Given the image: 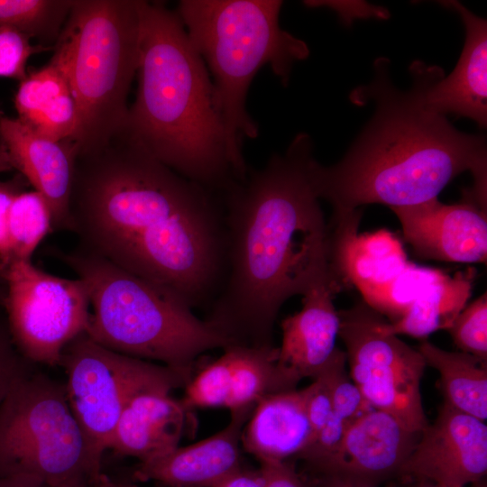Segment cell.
Instances as JSON below:
<instances>
[{
  "mask_svg": "<svg viewBox=\"0 0 487 487\" xmlns=\"http://www.w3.org/2000/svg\"><path fill=\"white\" fill-rule=\"evenodd\" d=\"M69 231L84 249L192 310L208 308L224 280L220 195L171 170L124 133L78 153Z\"/></svg>",
  "mask_w": 487,
  "mask_h": 487,
  "instance_id": "6da1fadb",
  "label": "cell"
},
{
  "mask_svg": "<svg viewBox=\"0 0 487 487\" xmlns=\"http://www.w3.org/2000/svg\"><path fill=\"white\" fill-rule=\"evenodd\" d=\"M313 142L299 133L282 154L220 194L225 271L204 320L233 345L272 346L282 305L351 277L355 233L325 219L313 181Z\"/></svg>",
  "mask_w": 487,
  "mask_h": 487,
  "instance_id": "7a4b0ae2",
  "label": "cell"
},
{
  "mask_svg": "<svg viewBox=\"0 0 487 487\" xmlns=\"http://www.w3.org/2000/svg\"><path fill=\"white\" fill-rule=\"evenodd\" d=\"M389 64L377 60L373 80L351 95L358 105L373 100L375 111L346 154L331 166L315 161L319 198L340 216L368 204L409 207L437 198L455 178L470 171L469 191L486 206L485 138L458 131L427 106L425 94L435 67L414 62L412 86L404 91L392 84Z\"/></svg>",
  "mask_w": 487,
  "mask_h": 487,
  "instance_id": "3957f363",
  "label": "cell"
},
{
  "mask_svg": "<svg viewBox=\"0 0 487 487\" xmlns=\"http://www.w3.org/2000/svg\"><path fill=\"white\" fill-rule=\"evenodd\" d=\"M138 87L124 133L217 194L239 180L207 66L176 11L140 0Z\"/></svg>",
  "mask_w": 487,
  "mask_h": 487,
  "instance_id": "277c9868",
  "label": "cell"
},
{
  "mask_svg": "<svg viewBox=\"0 0 487 487\" xmlns=\"http://www.w3.org/2000/svg\"><path fill=\"white\" fill-rule=\"evenodd\" d=\"M282 5L279 0H181L176 10L211 77L239 179L249 168L243 141L259 134L246 108L253 78L268 65L287 84L294 63L309 55L305 41L280 27Z\"/></svg>",
  "mask_w": 487,
  "mask_h": 487,
  "instance_id": "5b68a950",
  "label": "cell"
},
{
  "mask_svg": "<svg viewBox=\"0 0 487 487\" xmlns=\"http://www.w3.org/2000/svg\"><path fill=\"white\" fill-rule=\"evenodd\" d=\"M55 256L89 290L87 335L114 352L165 365L190 381L196 360L230 340L157 285L80 245Z\"/></svg>",
  "mask_w": 487,
  "mask_h": 487,
  "instance_id": "8992f818",
  "label": "cell"
},
{
  "mask_svg": "<svg viewBox=\"0 0 487 487\" xmlns=\"http://www.w3.org/2000/svg\"><path fill=\"white\" fill-rule=\"evenodd\" d=\"M140 0H74L50 61L66 76L79 112L78 152L124 130L137 73Z\"/></svg>",
  "mask_w": 487,
  "mask_h": 487,
  "instance_id": "52a82bcc",
  "label": "cell"
},
{
  "mask_svg": "<svg viewBox=\"0 0 487 487\" xmlns=\"http://www.w3.org/2000/svg\"><path fill=\"white\" fill-rule=\"evenodd\" d=\"M11 475L36 477L51 487L94 483L100 477L65 384L44 373L30 371L0 404V478Z\"/></svg>",
  "mask_w": 487,
  "mask_h": 487,
  "instance_id": "ba28073f",
  "label": "cell"
},
{
  "mask_svg": "<svg viewBox=\"0 0 487 487\" xmlns=\"http://www.w3.org/2000/svg\"><path fill=\"white\" fill-rule=\"evenodd\" d=\"M60 365L66 373L70 409L84 435L90 464L100 475L102 457L124 405L136 391L159 385L185 387L188 379L153 362L107 349L86 333L63 350Z\"/></svg>",
  "mask_w": 487,
  "mask_h": 487,
  "instance_id": "9c48e42d",
  "label": "cell"
},
{
  "mask_svg": "<svg viewBox=\"0 0 487 487\" xmlns=\"http://www.w3.org/2000/svg\"><path fill=\"white\" fill-rule=\"evenodd\" d=\"M338 314L349 375L365 401L421 433L428 423L420 393L427 364L420 353L388 333L382 314L364 300Z\"/></svg>",
  "mask_w": 487,
  "mask_h": 487,
  "instance_id": "30bf717a",
  "label": "cell"
},
{
  "mask_svg": "<svg viewBox=\"0 0 487 487\" xmlns=\"http://www.w3.org/2000/svg\"><path fill=\"white\" fill-rule=\"evenodd\" d=\"M2 280L3 307L19 351L32 363L60 365L65 347L89 325L86 281L51 274L32 261L12 262Z\"/></svg>",
  "mask_w": 487,
  "mask_h": 487,
  "instance_id": "8fae6325",
  "label": "cell"
},
{
  "mask_svg": "<svg viewBox=\"0 0 487 487\" xmlns=\"http://www.w3.org/2000/svg\"><path fill=\"white\" fill-rule=\"evenodd\" d=\"M487 472V426L445 403L420 433L400 475L464 487Z\"/></svg>",
  "mask_w": 487,
  "mask_h": 487,
  "instance_id": "7c38bea8",
  "label": "cell"
},
{
  "mask_svg": "<svg viewBox=\"0 0 487 487\" xmlns=\"http://www.w3.org/2000/svg\"><path fill=\"white\" fill-rule=\"evenodd\" d=\"M464 195L465 199L457 204H444L435 198L391 208L415 255L451 262H486V207L468 192Z\"/></svg>",
  "mask_w": 487,
  "mask_h": 487,
  "instance_id": "4fadbf2b",
  "label": "cell"
},
{
  "mask_svg": "<svg viewBox=\"0 0 487 487\" xmlns=\"http://www.w3.org/2000/svg\"><path fill=\"white\" fill-rule=\"evenodd\" d=\"M420 433L392 415L371 409L351 422L335 452L308 467L313 475H328L374 487L399 476Z\"/></svg>",
  "mask_w": 487,
  "mask_h": 487,
  "instance_id": "5bb4252c",
  "label": "cell"
},
{
  "mask_svg": "<svg viewBox=\"0 0 487 487\" xmlns=\"http://www.w3.org/2000/svg\"><path fill=\"white\" fill-rule=\"evenodd\" d=\"M0 138L13 168L43 195L52 216V230L69 229V202L78 144L41 136L17 118L0 120Z\"/></svg>",
  "mask_w": 487,
  "mask_h": 487,
  "instance_id": "9a60e30c",
  "label": "cell"
},
{
  "mask_svg": "<svg viewBox=\"0 0 487 487\" xmlns=\"http://www.w3.org/2000/svg\"><path fill=\"white\" fill-rule=\"evenodd\" d=\"M254 407L230 411L227 426L211 436L139 462L134 478L169 487H214L243 466L242 432Z\"/></svg>",
  "mask_w": 487,
  "mask_h": 487,
  "instance_id": "2e32d148",
  "label": "cell"
},
{
  "mask_svg": "<svg viewBox=\"0 0 487 487\" xmlns=\"http://www.w3.org/2000/svg\"><path fill=\"white\" fill-rule=\"evenodd\" d=\"M343 288L334 280L317 285L302 296L300 310L281 321L277 363L299 381L314 379L339 349L340 318L334 299Z\"/></svg>",
  "mask_w": 487,
  "mask_h": 487,
  "instance_id": "e0dca14e",
  "label": "cell"
},
{
  "mask_svg": "<svg viewBox=\"0 0 487 487\" xmlns=\"http://www.w3.org/2000/svg\"><path fill=\"white\" fill-rule=\"evenodd\" d=\"M456 11L464 22L466 37L455 69L445 77L435 67L425 98L434 112L446 116L470 118L482 128L487 124V23L457 1L441 2Z\"/></svg>",
  "mask_w": 487,
  "mask_h": 487,
  "instance_id": "ac0fdd59",
  "label": "cell"
},
{
  "mask_svg": "<svg viewBox=\"0 0 487 487\" xmlns=\"http://www.w3.org/2000/svg\"><path fill=\"white\" fill-rule=\"evenodd\" d=\"M173 390L159 385L133 393L123 409L109 450L144 462L178 447L190 410L172 397Z\"/></svg>",
  "mask_w": 487,
  "mask_h": 487,
  "instance_id": "d6986e66",
  "label": "cell"
},
{
  "mask_svg": "<svg viewBox=\"0 0 487 487\" xmlns=\"http://www.w3.org/2000/svg\"><path fill=\"white\" fill-rule=\"evenodd\" d=\"M312 440L303 394L296 389L259 400L243 428L241 444L259 462L289 461L299 458Z\"/></svg>",
  "mask_w": 487,
  "mask_h": 487,
  "instance_id": "ffe728a7",
  "label": "cell"
},
{
  "mask_svg": "<svg viewBox=\"0 0 487 487\" xmlns=\"http://www.w3.org/2000/svg\"><path fill=\"white\" fill-rule=\"evenodd\" d=\"M17 119L37 134L55 140H74L79 112L64 73L51 61L27 72L14 95Z\"/></svg>",
  "mask_w": 487,
  "mask_h": 487,
  "instance_id": "44dd1931",
  "label": "cell"
},
{
  "mask_svg": "<svg viewBox=\"0 0 487 487\" xmlns=\"http://www.w3.org/2000/svg\"><path fill=\"white\" fill-rule=\"evenodd\" d=\"M473 272H457L451 277L433 272L426 287L406 304L400 317L386 322L392 335L424 338L437 330H447L465 308L471 294Z\"/></svg>",
  "mask_w": 487,
  "mask_h": 487,
  "instance_id": "7402d4cb",
  "label": "cell"
},
{
  "mask_svg": "<svg viewBox=\"0 0 487 487\" xmlns=\"http://www.w3.org/2000/svg\"><path fill=\"white\" fill-rule=\"evenodd\" d=\"M418 351L440 376L445 403L482 421L487 418V365L464 353L446 351L424 340Z\"/></svg>",
  "mask_w": 487,
  "mask_h": 487,
  "instance_id": "603a6c76",
  "label": "cell"
},
{
  "mask_svg": "<svg viewBox=\"0 0 487 487\" xmlns=\"http://www.w3.org/2000/svg\"><path fill=\"white\" fill-rule=\"evenodd\" d=\"M232 368L226 409L253 407L262 399L297 389L299 381L277 363L278 347L231 345Z\"/></svg>",
  "mask_w": 487,
  "mask_h": 487,
  "instance_id": "cb8c5ba5",
  "label": "cell"
},
{
  "mask_svg": "<svg viewBox=\"0 0 487 487\" xmlns=\"http://www.w3.org/2000/svg\"><path fill=\"white\" fill-rule=\"evenodd\" d=\"M71 0H0V26L14 28L53 49L69 17Z\"/></svg>",
  "mask_w": 487,
  "mask_h": 487,
  "instance_id": "d4e9b609",
  "label": "cell"
},
{
  "mask_svg": "<svg viewBox=\"0 0 487 487\" xmlns=\"http://www.w3.org/2000/svg\"><path fill=\"white\" fill-rule=\"evenodd\" d=\"M7 229L11 262L32 261L36 248L52 231L51 211L43 195L34 189L18 194L9 209Z\"/></svg>",
  "mask_w": 487,
  "mask_h": 487,
  "instance_id": "484cf974",
  "label": "cell"
},
{
  "mask_svg": "<svg viewBox=\"0 0 487 487\" xmlns=\"http://www.w3.org/2000/svg\"><path fill=\"white\" fill-rule=\"evenodd\" d=\"M215 361L193 375L184 387L180 399L188 409L225 408L229 395L232 354L229 347Z\"/></svg>",
  "mask_w": 487,
  "mask_h": 487,
  "instance_id": "4316f807",
  "label": "cell"
},
{
  "mask_svg": "<svg viewBox=\"0 0 487 487\" xmlns=\"http://www.w3.org/2000/svg\"><path fill=\"white\" fill-rule=\"evenodd\" d=\"M346 363L345 352L339 348L317 376L321 377L328 388L334 413L349 425L372 408L347 373Z\"/></svg>",
  "mask_w": 487,
  "mask_h": 487,
  "instance_id": "83f0119b",
  "label": "cell"
},
{
  "mask_svg": "<svg viewBox=\"0 0 487 487\" xmlns=\"http://www.w3.org/2000/svg\"><path fill=\"white\" fill-rule=\"evenodd\" d=\"M447 331L461 352L487 363V294L465 307Z\"/></svg>",
  "mask_w": 487,
  "mask_h": 487,
  "instance_id": "f1b7e54d",
  "label": "cell"
},
{
  "mask_svg": "<svg viewBox=\"0 0 487 487\" xmlns=\"http://www.w3.org/2000/svg\"><path fill=\"white\" fill-rule=\"evenodd\" d=\"M31 39L14 28L0 26V78L22 81L27 76L26 65L30 57L51 50L32 44Z\"/></svg>",
  "mask_w": 487,
  "mask_h": 487,
  "instance_id": "f546056e",
  "label": "cell"
},
{
  "mask_svg": "<svg viewBox=\"0 0 487 487\" xmlns=\"http://www.w3.org/2000/svg\"><path fill=\"white\" fill-rule=\"evenodd\" d=\"M32 363L17 348L9 328L5 308L0 305V404Z\"/></svg>",
  "mask_w": 487,
  "mask_h": 487,
  "instance_id": "4dcf8cb0",
  "label": "cell"
},
{
  "mask_svg": "<svg viewBox=\"0 0 487 487\" xmlns=\"http://www.w3.org/2000/svg\"><path fill=\"white\" fill-rule=\"evenodd\" d=\"M306 413L310 423L313 438L333 414V405L325 381L317 376L312 383L301 389Z\"/></svg>",
  "mask_w": 487,
  "mask_h": 487,
  "instance_id": "1f68e13d",
  "label": "cell"
},
{
  "mask_svg": "<svg viewBox=\"0 0 487 487\" xmlns=\"http://www.w3.org/2000/svg\"><path fill=\"white\" fill-rule=\"evenodd\" d=\"M26 179L20 173L6 181H0V273L10 264L11 249L8 237V213L15 197L28 185Z\"/></svg>",
  "mask_w": 487,
  "mask_h": 487,
  "instance_id": "d6a6232c",
  "label": "cell"
},
{
  "mask_svg": "<svg viewBox=\"0 0 487 487\" xmlns=\"http://www.w3.org/2000/svg\"><path fill=\"white\" fill-rule=\"evenodd\" d=\"M264 487H311L308 478L289 461L259 462Z\"/></svg>",
  "mask_w": 487,
  "mask_h": 487,
  "instance_id": "836d02e7",
  "label": "cell"
},
{
  "mask_svg": "<svg viewBox=\"0 0 487 487\" xmlns=\"http://www.w3.org/2000/svg\"><path fill=\"white\" fill-rule=\"evenodd\" d=\"M214 487H264L260 471H253L243 466L234 472Z\"/></svg>",
  "mask_w": 487,
  "mask_h": 487,
  "instance_id": "e575fe53",
  "label": "cell"
},
{
  "mask_svg": "<svg viewBox=\"0 0 487 487\" xmlns=\"http://www.w3.org/2000/svg\"><path fill=\"white\" fill-rule=\"evenodd\" d=\"M308 481L311 487H374L366 483L328 475H314Z\"/></svg>",
  "mask_w": 487,
  "mask_h": 487,
  "instance_id": "d590c367",
  "label": "cell"
},
{
  "mask_svg": "<svg viewBox=\"0 0 487 487\" xmlns=\"http://www.w3.org/2000/svg\"><path fill=\"white\" fill-rule=\"evenodd\" d=\"M0 487H51L41 480L28 475H11L0 478Z\"/></svg>",
  "mask_w": 487,
  "mask_h": 487,
  "instance_id": "8d00e7d4",
  "label": "cell"
},
{
  "mask_svg": "<svg viewBox=\"0 0 487 487\" xmlns=\"http://www.w3.org/2000/svg\"><path fill=\"white\" fill-rule=\"evenodd\" d=\"M13 169L14 168H13L7 149L4 142L0 138V173L9 171ZM0 280L4 281L1 278V273H0Z\"/></svg>",
  "mask_w": 487,
  "mask_h": 487,
  "instance_id": "74e56055",
  "label": "cell"
},
{
  "mask_svg": "<svg viewBox=\"0 0 487 487\" xmlns=\"http://www.w3.org/2000/svg\"><path fill=\"white\" fill-rule=\"evenodd\" d=\"M92 487H135L130 484L116 482L109 479L106 475L101 474L96 482L92 484Z\"/></svg>",
  "mask_w": 487,
  "mask_h": 487,
  "instance_id": "f35d334b",
  "label": "cell"
},
{
  "mask_svg": "<svg viewBox=\"0 0 487 487\" xmlns=\"http://www.w3.org/2000/svg\"><path fill=\"white\" fill-rule=\"evenodd\" d=\"M415 483L411 487H445L428 480L415 479Z\"/></svg>",
  "mask_w": 487,
  "mask_h": 487,
  "instance_id": "ab89813d",
  "label": "cell"
},
{
  "mask_svg": "<svg viewBox=\"0 0 487 487\" xmlns=\"http://www.w3.org/2000/svg\"><path fill=\"white\" fill-rule=\"evenodd\" d=\"M6 295V288L5 282L0 280V305H4V301Z\"/></svg>",
  "mask_w": 487,
  "mask_h": 487,
  "instance_id": "60d3db41",
  "label": "cell"
},
{
  "mask_svg": "<svg viewBox=\"0 0 487 487\" xmlns=\"http://www.w3.org/2000/svg\"><path fill=\"white\" fill-rule=\"evenodd\" d=\"M67 487H92V483H83V484H78V485L67 486Z\"/></svg>",
  "mask_w": 487,
  "mask_h": 487,
  "instance_id": "b9f144b4",
  "label": "cell"
},
{
  "mask_svg": "<svg viewBox=\"0 0 487 487\" xmlns=\"http://www.w3.org/2000/svg\"><path fill=\"white\" fill-rule=\"evenodd\" d=\"M5 116L4 112L0 109V120Z\"/></svg>",
  "mask_w": 487,
  "mask_h": 487,
  "instance_id": "7bdbcfd3",
  "label": "cell"
},
{
  "mask_svg": "<svg viewBox=\"0 0 487 487\" xmlns=\"http://www.w3.org/2000/svg\"><path fill=\"white\" fill-rule=\"evenodd\" d=\"M480 487H486V485H482V486H480Z\"/></svg>",
  "mask_w": 487,
  "mask_h": 487,
  "instance_id": "ee69618b",
  "label": "cell"
}]
</instances>
